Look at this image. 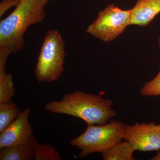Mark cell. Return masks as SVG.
Returning a JSON list of instances; mask_svg holds the SVG:
<instances>
[{
  "label": "cell",
  "instance_id": "6da1fadb",
  "mask_svg": "<svg viewBox=\"0 0 160 160\" xmlns=\"http://www.w3.org/2000/svg\"><path fill=\"white\" fill-rule=\"evenodd\" d=\"M111 100L101 95L75 91L59 101H50L44 109L52 113L68 115L85 121L87 125H104L117 116Z\"/></svg>",
  "mask_w": 160,
  "mask_h": 160
},
{
  "label": "cell",
  "instance_id": "7a4b0ae2",
  "mask_svg": "<svg viewBox=\"0 0 160 160\" xmlns=\"http://www.w3.org/2000/svg\"><path fill=\"white\" fill-rule=\"evenodd\" d=\"M48 0H21L14 11L0 22V49L10 53L20 51L24 35L29 26L42 22Z\"/></svg>",
  "mask_w": 160,
  "mask_h": 160
},
{
  "label": "cell",
  "instance_id": "3957f363",
  "mask_svg": "<svg viewBox=\"0 0 160 160\" xmlns=\"http://www.w3.org/2000/svg\"><path fill=\"white\" fill-rule=\"evenodd\" d=\"M124 126L122 122L114 120L104 125L88 124L85 131L70 143L81 149L78 154L81 158L92 153H102L123 141Z\"/></svg>",
  "mask_w": 160,
  "mask_h": 160
},
{
  "label": "cell",
  "instance_id": "277c9868",
  "mask_svg": "<svg viewBox=\"0 0 160 160\" xmlns=\"http://www.w3.org/2000/svg\"><path fill=\"white\" fill-rule=\"evenodd\" d=\"M64 46L62 36L57 30L47 32L35 70L39 82H52L60 78L64 71Z\"/></svg>",
  "mask_w": 160,
  "mask_h": 160
},
{
  "label": "cell",
  "instance_id": "5b68a950",
  "mask_svg": "<svg viewBox=\"0 0 160 160\" xmlns=\"http://www.w3.org/2000/svg\"><path fill=\"white\" fill-rule=\"evenodd\" d=\"M131 9L123 10L111 4L99 12L86 32L104 42L113 41L130 25Z\"/></svg>",
  "mask_w": 160,
  "mask_h": 160
},
{
  "label": "cell",
  "instance_id": "8992f818",
  "mask_svg": "<svg viewBox=\"0 0 160 160\" xmlns=\"http://www.w3.org/2000/svg\"><path fill=\"white\" fill-rule=\"evenodd\" d=\"M123 140L133 146L136 151H157L160 149V124L153 122L125 124Z\"/></svg>",
  "mask_w": 160,
  "mask_h": 160
},
{
  "label": "cell",
  "instance_id": "52a82bcc",
  "mask_svg": "<svg viewBox=\"0 0 160 160\" xmlns=\"http://www.w3.org/2000/svg\"><path fill=\"white\" fill-rule=\"evenodd\" d=\"M30 108H26L4 131L0 132V149L22 144L32 136V127L29 121Z\"/></svg>",
  "mask_w": 160,
  "mask_h": 160
},
{
  "label": "cell",
  "instance_id": "ba28073f",
  "mask_svg": "<svg viewBox=\"0 0 160 160\" xmlns=\"http://www.w3.org/2000/svg\"><path fill=\"white\" fill-rule=\"evenodd\" d=\"M160 13V0H137L131 9L130 25L146 26Z\"/></svg>",
  "mask_w": 160,
  "mask_h": 160
},
{
  "label": "cell",
  "instance_id": "9c48e42d",
  "mask_svg": "<svg viewBox=\"0 0 160 160\" xmlns=\"http://www.w3.org/2000/svg\"><path fill=\"white\" fill-rule=\"evenodd\" d=\"M38 143L32 136L26 142L2 148L0 150V160H34V152Z\"/></svg>",
  "mask_w": 160,
  "mask_h": 160
},
{
  "label": "cell",
  "instance_id": "30bf717a",
  "mask_svg": "<svg viewBox=\"0 0 160 160\" xmlns=\"http://www.w3.org/2000/svg\"><path fill=\"white\" fill-rule=\"evenodd\" d=\"M135 151L131 143L123 140L102 152V158L104 160H133Z\"/></svg>",
  "mask_w": 160,
  "mask_h": 160
},
{
  "label": "cell",
  "instance_id": "8fae6325",
  "mask_svg": "<svg viewBox=\"0 0 160 160\" xmlns=\"http://www.w3.org/2000/svg\"><path fill=\"white\" fill-rule=\"evenodd\" d=\"M22 112L12 101L0 103V132L13 122Z\"/></svg>",
  "mask_w": 160,
  "mask_h": 160
},
{
  "label": "cell",
  "instance_id": "7c38bea8",
  "mask_svg": "<svg viewBox=\"0 0 160 160\" xmlns=\"http://www.w3.org/2000/svg\"><path fill=\"white\" fill-rule=\"evenodd\" d=\"M14 93L12 75L6 73V67H0V103L12 101Z\"/></svg>",
  "mask_w": 160,
  "mask_h": 160
},
{
  "label": "cell",
  "instance_id": "4fadbf2b",
  "mask_svg": "<svg viewBox=\"0 0 160 160\" xmlns=\"http://www.w3.org/2000/svg\"><path fill=\"white\" fill-rule=\"evenodd\" d=\"M35 160H61L62 158L50 143H38L34 152Z\"/></svg>",
  "mask_w": 160,
  "mask_h": 160
},
{
  "label": "cell",
  "instance_id": "5bb4252c",
  "mask_svg": "<svg viewBox=\"0 0 160 160\" xmlns=\"http://www.w3.org/2000/svg\"><path fill=\"white\" fill-rule=\"evenodd\" d=\"M140 92L144 97L160 96V70L153 79L144 84Z\"/></svg>",
  "mask_w": 160,
  "mask_h": 160
},
{
  "label": "cell",
  "instance_id": "9a60e30c",
  "mask_svg": "<svg viewBox=\"0 0 160 160\" xmlns=\"http://www.w3.org/2000/svg\"><path fill=\"white\" fill-rule=\"evenodd\" d=\"M21 0H3L0 4V17L13 6H17Z\"/></svg>",
  "mask_w": 160,
  "mask_h": 160
},
{
  "label": "cell",
  "instance_id": "2e32d148",
  "mask_svg": "<svg viewBox=\"0 0 160 160\" xmlns=\"http://www.w3.org/2000/svg\"><path fill=\"white\" fill-rule=\"evenodd\" d=\"M151 160H160V149L158 150V153L154 157L151 159Z\"/></svg>",
  "mask_w": 160,
  "mask_h": 160
},
{
  "label": "cell",
  "instance_id": "e0dca14e",
  "mask_svg": "<svg viewBox=\"0 0 160 160\" xmlns=\"http://www.w3.org/2000/svg\"><path fill=\"white\" fill-rule=\"evenodd\" d=\"M158 45L159 47L160 48V36L158 39Z\"/></svg>",
  "mask_w": 160,
  "mask_h": 160
},
{
  "label": "cell",
  "instance_id": "ac0fdd59",
  "mask_svg": "<svg viewBox=\"0 0 160 160\" xmlns=\"http://www.w3.org/2000/svg\"><path fill=\"white\" fill-rule=\"evenodd\" d=\"M52 1H58V0H52Z\"/></svg>",
  "mask_w": 160,
  "mask_h": 160
}]
</instances>
